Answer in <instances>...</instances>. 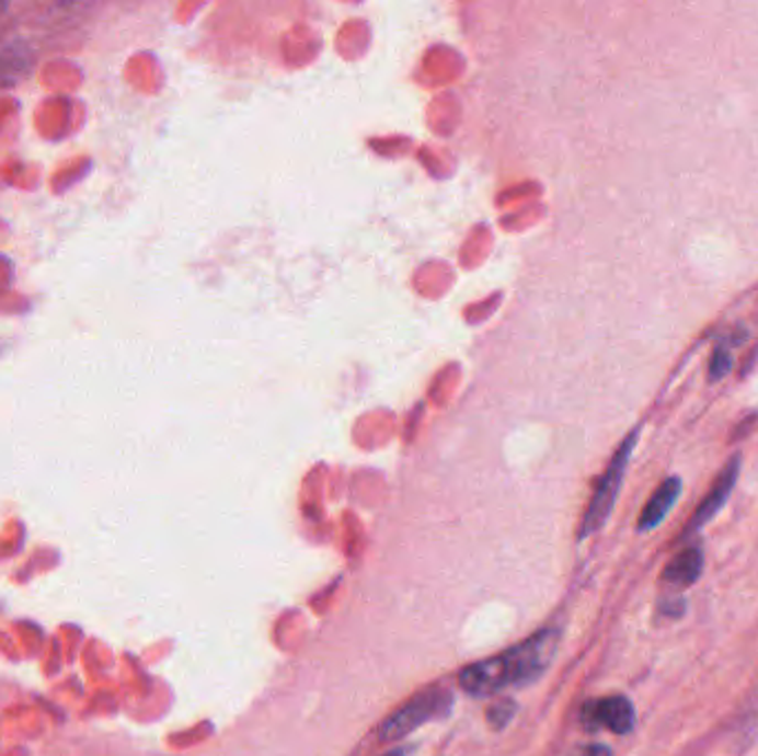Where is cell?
<instances>
[{
  "mask_svg": "<svg viewBox=\"0 0 758 756\" xmlns=\"http://www.w3.org/2000/svg\"><path fill=\"white\" fill-rule=\"evenodd\" d=\"M559 641L561 630L556 626L543 628L515 648L463 668L459 686L472 697H493L510 686H528L550 668Z\"/></svg>",
  "mask_w": 758,
  "mask_h": 756,
  "instance_id": "cell-1",
  "label": "cell"
},
{
  "mask_svg": "<svg viewBox=\"0 0 758 756\" xmlns=\"http://www.w3.org/2000/svg\"><path fill=\"white\" fill-rule=\"evenodd\" d=\"M639 435L641 431L634 428L623 442L621 446L617 448V453L612 455L606 472L601 476L597 489H595V495L584 513V519H582V526H579V539H586L590 535H595L597 530H601L608 522V517L612 515V508L617 504V497H619V491H621V484H623V478H625V470H628V461L634 453V446L639 442Z\"/></svg>",
  "mask_w": 758,
  "mask_h": 756,
  "instance_id": "cell-2",
  "label": "cell"
},
{
  "mask_svg": "<svg viewBox=\"0 0 758 756\" xmlns=\"http://www.w3.org/2000/svg\"><path fill=\"white\" fill-rule=\"evenodd\" d=\"M452 710V692L441 686H430L415 697H411L404 706H400L393 714L379 728L382 741H398L411 734L413 730L448 717Z\"/></svg>",
  "mask_w": 758,
  "mask_h": 756,
  "instance_id": "cell-3",
  "label": "cell"
},
{
  "mask_svg": "<svg viewBox=\"0 0 758 756\" xmlns=\"http://www.w3.org/2000/svg\"><path fill=\"white\" fill-rule=\"evenodd\" d=\"M584 725L588 730H599L606 728L619 736H625L634 730L636 725V712L634 706L628 697L623 695H612L604 699L588 701L582 712Z\"/></svg>",
  "mask_w": 758,
  "mask_h": 756,
  "instance_id": "cell-4",
  "label": "cell"
},
{
  "mask_svg": "<svg viewBox=\"0 0 758 756\" xmlns=\"http://www.w3.org/2000/svg\"><path fill=\"white\" fill-rule=\"evenodd\" d=\"M738 472H740V457L734 455L725 468L719 472V478L714 480L710 493L705 495V500L699 504V508L694 511L692 519L688 522L686 530L681 537H688V535H694L697 530H701L705 524H710L719 511L725 506V502L730 500L734 486H736V480H738Z\"/></svg>",
  "mask_w": 758,
  "mask_h": 756,
  "instance_id": "cell-5",
  "label": "cell"
},
{
  "mask_svg": "<svg viewBox=\"0 0 758 756\" xmlns=\"http://www.w3.org/2000/svg\"><path fill=\"white\" fill-rule=\"evenodd\" d=\"M703 565L705 559L699 546L684 548L668 561V565L661 573V588L666 591L663 595H679L681 591L694 586L703 575Z\"/></svg>",
  "mask_w": 758,
  "mask_h": 756,
  "instance_id": "cell-6",
  "label": "cell"
},
{
  "mask_svg": "<svg viewBox=\"0 0 758 756\" xmlns=\"http://www.w3.org/2000/svg\"><path fill=\"white\" fill-rule=\"evenodd\" d=\"M681 478H668L666 482H663L654 495L647 500L645 508L641 511L639 515V522H636V530L639 532H650L654 528H658L663 524V519L668 517V513L675 508L677 500L681 497Z\"/></svg>",
  "mask_w": 758,
  "mask_h": 756,
  "instance_id": "cell-7",
  "label": "cell"
},
{
  "mask_svg": "<svg viewBox=\"0 0 758 756\" xmlns=\"http://www.w3.org/2000/svg\"><path fill=\"white\" fill-rule=\"evenodd\" d=\"M517 714V703L513 699H499L489 706L486 710V721L493 730H504Z\"/></svg>",
  "mask_w": 758,
  "mask_h": 756,
  "instance_id": "cell-8",
  "label": "cell"
},
{
  "mask_svg": "<svg viewBox=\"0 0 758 756\" xmlns=\"http://www.w3.org/2000/svg\"><path fill=\"white\" fill-rule=\"evenodd\" d=\"M732 368V355L725 348H716L710 359V380L719 382Z\"/></svg>",
  "mask_w": 758,
  "mask_h": 756,
  "instance_id": "cell-9",
  "label": "cell"
},
{
  "mask_svg": "<svg viewBox=\"0 0 758 756\" xmlns=\"http://www.w3.org/2000/svg\"><path fill=\"white\" fill-rule=\"evenodd\" d=\"M658 612L679 619L686 612V602L679 595H663L658 602Z\"/></svg>",
  "mask_w": 758,
  "mask_h": 756,
  "instance_id": "cell-10",
  "label": "cell"
},
{
  "mask_svg": "<svg viewBox=\"0 0 758 756\" xmlns=\"http://www.w3.org/2000/svg\"><path fill=\"white\" fill-rule=\"evenodd\" d=\"M565 756H612V749L604 743H586L571 749Z\"/></svg>",
  "mask_w": 758,
  "mask_h": 756,
  "instance_id": "cell-11",
  "label": "cell"
},
{
  "mask_svg": "<svg viewBox=\"0 0 758 756\" xmlns=\"http://www.w3.org/2000/svg\"><path fill=\"white\" fill-rule=\"evenodd\" d=\"M409 747H395V749H391V752H387L384 756H409Z\"/></svg>",
  "mask_w": 758,
  "mask_h": 756,
  "instance_id": "cell-12",
  "label": "cell"
}]
</instances>
